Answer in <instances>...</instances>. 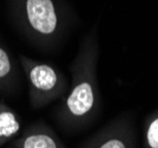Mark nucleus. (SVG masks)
Masks as SVG:
<instances>
[{"label": "nucleus", "instance_id": "2", "mask_svg": "<svg viewBox=\"0 0 158 148\" xmlns=\"http://www.w3.org/2000/svg\"><path fill=\"white\" fill-rule=\"evenodd\" d=\"M6 7L14 28L43 52L58 51L78 21L65 0H6Z\"/></svg>", "mask_w": 158, "mask_h": 148}, {"label": "nucleus", "instance_id": "9", "mask_svg": "<svg viewBox=\"0 0 158 148\" xmlns=\"http://www.w3.org/2000/svg\"><path fill=\"white\" fill-rule=\"evenodd\" d=\"M8 148H14V147H12V146H10V147H8Z\"/></svg>", "mask_w": 158, "mask_h": 148}, {"label": "nucleus", "instance_id": "6", "mask_svg": "<svg viewBox=\"0 0 158 148\" xmlns=\"http://www.w3.org/2000/svg\"><path fill=\"white\" fill-rule=\"evenodd\" d=\"M20 88L18 63L5 45L0 43V95L12 96Z\"/></svg>", "mask_w": 158, "mask_h": 148}, {"label": "nucleus", "instance_id": "1", "mask_svg": "<svg viewBox=\"0 0 158 148\" xmlns=\"http://www.w3.org/2000/svg\"><path fill=\"white\" fill-rule=\"evenodd\" d=\"M99 52V21H97L80 41L70 65V88L53 109L54 121L65 133L76 134L85 130L102 113Z\"/></svg>", "mask_w": 158, "mask_h": 148}, {"label": "nucleus", "instance_id": "8", "mask_svg": "<svg viewBox=\"0 0 158 148\" xmlns=\"http://www.w3.org/2000/svg\"><path fill=\"white\" fill-rule=\"evenodd\" d=\"M143 148H158V108L151 111L144 120Z\"/></svg>", "mask_w": 158, "mask_h": 148}, {"label": "nucleus", "instance_id": "5", "mask_svg": "<svg viewBox=\"0 0 158 148\" xmlns=\"http://www.w3.org/2000/svg\"><path fill=\"white\" fill-rule=\"evenodd\" d=\"M14 148H66L56 130L43 120L28 124L19 137L11 142Z\"/></svg>", "mask_w": 158, "mask_h": 148}, {"label": "nucleus", "instance_id": "7", "mask_svg": "<svg viewBox=\"0 0 158 148\" xmlns=\"http://www.w3.org/2000/svg\"><path fill=\"white\" fill-rule=\"evenodd\" d=\"M20 129L21 123L15 110L0 100V147L13 141Z\"/></svg>", "mask_w": 158, "mask_h": 148}, {"label": "nucleus", "instance_id": "4", "mask_svg": "<svg viewBox=\"0 0 158 148\" xmlns=\"http://www.w3.org/2000/svg\"><path fill=\"white\" fill-rule=\"evenodd\" d=\"M136 128L131 113H123L93 133L80 148H136Z\"/></svg>", "mask_w": 158, "mask_h": 148}, {"label": "nucleus", "instance_id": "3", "mask_svg": "<svg viewBox=\"0 0 158 148\" xmlns=\"http://www.w3.org/2000/svg\"><path fill=\"white\" fill-rule=\"evenodd\" d=\"M19 64L28 85V101L33 109H43L66 95L70 82L66 75L52 63L37 61L19 54Z\"/></svg>", "mask_w": 158, "mask_h": 148}]
</instances>
